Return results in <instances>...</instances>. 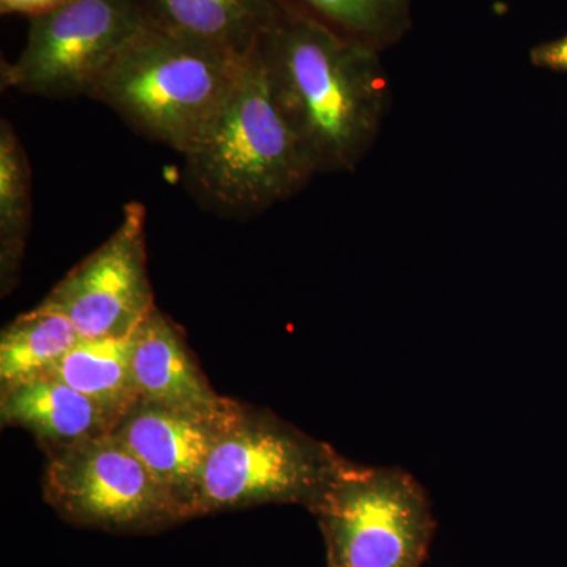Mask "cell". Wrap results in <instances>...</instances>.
<instances>
[{"label": "cell", "instance_id": "6da1fadb", "mask_svg": "<svg viewBox=\"0 0 567 567\" xmlns=\"http://www.w3.org/2000/svg\"><path fill=\"white\" fill-rule=\"evenodd\" d=\"M256 55L316 174L353 173L374 148L390 112L382 54L289 11Z\"/></svg>", "mask_w": 567, "mask_h": 567}, {"label": "cell", "instance_id": "7a4b0ae2", "mask_svg": "<svg viewBox=\"0 0 567 567\" xmlns=\"http://www.w3.org/2000/svg\"><path fill=\"white\" fill-rule=\"evenodd\" d=\"M183 156V182L204 208L248 219L290 199L316 177L276 106L256 52L229 102Z\"/></svg>", "mask_w": 567, "mask_h": 567}, {"label": "cell", "instance_id": "3957f363", "mask_svg": "<svg viewBox=\"0 0 567 567\" xmlns=\"http://www.w3.org/2000/svg\"><path fill=\"white\" fill-rule=\"evenodd\" d=\"M249 59L147 24L89 99L110 107L141 136L185 155L221 114Z\"/></svg>", "mask_w": 567, "mask_h": 567}, {"label": "cell", "instance_id": "277c9868", "mask_svg": "<svg viewBox=\"0 0 567 567\" xmlns=\"http://www.w3.org/2000/svg\"><path fill=\"white\" fill-rule=\"evenodd\" d=\"M347 465L327 443L244 406L208 456L194 517L262 505L311 509Z\"/></svg>", "mask_w": 567, "mask_h": 567}, {"label": "cell", "instance_id": "5b68a950", "mask_svg": "<svg viewBox=\"0 0 567 567\" xmlns=\"http://www.w3.org/2000/svg\"><path fill=\"white\" fill-rule=\"evenodd\" d=\"M309 511L328 567H423L436 528L423 486L393 466L349 462Z\"/></svg>", "mask_w": 567, "mask_h": 567}, {"label": "cell", "instance_id": "8992f818", "mask_svg": "<svg viewBox=\"0 0 567 567\" xmlns=\"http://www.w3.org/2000/svg\"><path fill=\"white\" fill-rule=\"evenodd\" d=\"M145 25L137 0H69L31 18L20 55L2 62L0 84L50 100L89 99Z\"/></svg>", "mask_w": 567, "mask_h": 567}, {"label": "cell", "instance_id": "52a82bcc", "mask_svg": "<svg viewBox=\"0 0 567 567\" xmlns=\"http://www.w3.org/2000/svg\"><path fill=\"white\" fill-rule=\"evenodd\" d=\"M43 496L80 527L147 533L182 522L173 499L112 432L52 451Z\"/></svg>", "mask_w": 567, "mask_h": 567}, {"label": "cell", "instance_id": "ba28073f", "mask_svg": "<svg viewBox=\"0 0 567 567\" xmlns=\"http://www.w3.org/2000/svg\"><path fill=\"white\" fill-rule=\"evenodd\" d=\"M147 212L125 205L114 234L62 279L43 303L69 317L81 339L133 334L156 308L145 249Z\"/></svg>", "mask_w": 567, "mask_h": 567}, {"label": "cell", "instance_id": "9c48e42d", "mask_svg": "<svg viewBox=\"0 0 567 567\" xmlns=\"http://www.w3.org/2000/svg\"><path fill=\"white\" fill-rule=\"evenodd\" d=\"M238 412L227 417H207L140 399L115 424L112 434L117 435L151 472L177 506L182 520H188L194 518L208 456Z\"/></svg>", "mask_w": 567, "mask_h": 567}, {"label": "cell", "instance_id": "30bf717a", "mask_svg": "<svg viewBox=\"0 0 567 567\" xmlns=\"http://www.w3.org/2000/svg\"><path fill=\"white\" fill-rule=\"evenodd\" d=\"M133 374L141 401L151 404L207 417L241 409L213 390L177 327L158 308L133 333Z\"/></svg>", "mask_w": 567, "mask_h": 567}, {"label": "cell", "instance_id": "8fae6325", "mask_svg": "<svg viewBox=\"0 0 567 567\" xmlns=\"http://www.w3.org/2000/svg\"><path fill=\"white\" fill-rule=\"evenodd\" d=\"M152 28L246 59L287 17L284 0H137Z\"/></svg>", "mask_w": 567, "mask_h": 567}, {"label": "cell", "instance_id": "7c38bea8", "mask_svg": "<svg viewBox=\"0 0 567 567\" xmlns=\"http://www.w3.org/2000/svg\"><path fill=\"white\" fill-rule=\"evenodd\" d=\"M0 416L3 424L31 432L50 453L110 434L118 423L102 405L51 374L3 385Z\"/></svg>", "mask_w": 567, "mask_h": 567}, {"label": "cell", "instance_id": "4fadbf2b", "mask_svg": "<svg viewBox=\"0 0 567 567\" xmlns=\"http://www.w3.org/2000/svg\"><path fill=\"white\" fill-rule=\"evenodd\" d=\"M48 374L121 417L140 402L133 374V334L81 339Z\"/></svg>", "mask_w": 567, "mask_h": 567}, {"label": "cell", "instance_id": "5bb4252c", "mask_svg": "<svg viewBox=\"0 0 567 567\" xmlns=\"http://www.w3.org/2000/svg\"><path fill=\"white\" fill-rule=\"evenodd\" d=\"M81 341L73 322L43 301L18 316L0 336V382H24L48 374Z\"/></svg>", "mask_w": 567, "mask_h": 567}, {"label": "cell", "instance_id": "9a60e30c", "mask_svg": "<svg viewBox=\"0 0 567 567\" xmlns=\"http://www.w3.org/2000/svg\"><path fill=\"white\" fill-rule=\"evenodd\" d=\"M287 10L338 35L385 52L413 28V0H284Z\"/></svg>", "mask_w": 567, "mask_h": 567}, {"label": "cell", "instance_id": "2e32d148", "mask_svg": "<svg viewBox=\"0 0 567 567\" xmlns=\"http://www.w3.org/2000/svg\"><path fill=\"white\" fill-rule=\"evenodd\" d=\"M32 219V171L9 121L0 122V276L9 292L20 274Z\"/></svg>", "mask_w": 567, "mask_h": 567}, {"label": "cell", "instance_id": "e0dca14e", "mask_svg": "<svg viewBox=\"0 0 567 567\" xmlns=\"http://www.w3.org/2000/svg\"><path fill=\"white\" fill-rule=\"evenodd\" d=\"M529 62H532L536 69L567 73V35L561 37V39L536 44V47L529 51Z\"/></svg>", "mask_w": 567, "mask_h": 567}, {"label": "cell", "instance_id": "ac0fdd59", "mask_svg": "<svg viewBox=\"0 0 567 567\" xmlns=\"http://www.w3.org/2000/svg\"><path fill=\"white\" fill-rule=\"evenodd\" d=\"M65 2L69 0H0V10L3 14H25L35 18L58 9Z\"/></svg>", "mask_w": 567, "mask_h": 567}]
</instances>
